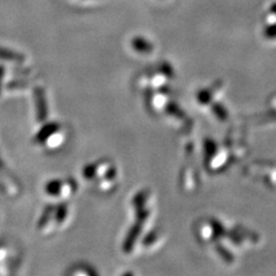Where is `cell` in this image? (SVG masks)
<instances>
[{
    "instance_id": "obj_1",
    "label": "cell",
    "mask_w": 276,
    "mask_h": 276,
    "mask_svg": "<svg viewBox=\"0 0 276 276\" xmlns=\"http://www.w3.org/2000/svg\"><path fill=\"white\" fill-rule=\"evenodd\" d=\"M34 100H36V107H37V115L38 120L40 122L46 120L47 117V105H46V99H45L44 90L41 88H36L34 89Z\"/></svg>"
},
{
    "instance_id": "obj_2",
    "label": "cell",
    "mask_w": 276,
    "mask_h": 276,
    "mask_svg": "<svg viewBox=\"0 0 276 276\" xmlns=\"http://www.w3.org/2000/svg\"><path fill=\"white\" fill-rule=\"evenodd\" d=\"M59 126L55 123H48L46 126H44L41 128L39 133L36 135V137H34V140L37 141V143H45L48 139V137L51 136V135H53L55 131L58 130Z\"/></svg>"
},
{
    "instance_id": "obj_3",
    "label": "cell",
    "mask_w": 276,
    "mask_h": 276,
    "mask_svg": "<svg viewBox=\"0 0 276 276\" xmlns=\"http://www.w3.org/2000/svg\"><path fill=\"white\" fill-rule=\"evenodd\" d=\"M60 189H61V182L60 181H51L46 185V188H45V190H46V191L48 192V195H52V196L59 195V192H60Z\"/></svg>"
},
{
    "instance_id": "obj_4",
    "label": "cell",
    "mask_w": 276,
    "mask_h": 276,
    "mask_svg": "<svg viewBox=\"0 0 276 276\" xmlns=\"http://www.w3.org/2000/svg\"><path fill=\"white\" fill-rule=\"evenodd\" d=\"M0 58L5 59V60H12V61H23V58L20 54L13 53V52L0 50Z\"/></svg>"
},
{
    "instance_id": "obj_5",
    "label": "cell",
    "mask_w": 276,
    "mask_h": 276,
    "mask_svg": "<svg viewBox=\"0 0 276 276\" xmlns=\"http://www.w3.org/2000/svg\"><path fill=\"white\" fill-rule=\"evenodd\" d=\"M51 212H52V207H47V208L45 209V212H44V214H43V216L40 217L39 223H38V227H39V228H43V227L45 226V224L47 223L48 219H50Z\"/></svg>"
},
{
    "instance_id": "obj_6",
    "label": "cell",
    "mask_w": 276,
    "mask_h": 276,
    "mask_svg": "<svg viewBox=\"0 0 276 276\" xmlns=\"http://www.w3.org/2000/svg\"><path fill=\"white\" fill-rule=\"evenodd\" d=\"M66 212H67V208H66V206L64 205H60L58 207L57 209V219L59 222H61V220L66 217Z\"/></svg>"
},
{
    "instance_id": "obj_7",
    "label": "cell",
    "mask_w": 276,
    "mask_h": 276,
    "mask_svg": "<svg viewBox=\"0 0 276 276\" xmlns=\"http://www.w3.org/2000/svg\"><path fill=\"white\" fill-rule=\"evenodd\" d=\"M3 78V67L0 66V93H1V83Z\"/></svg>"
}]
</instances>
